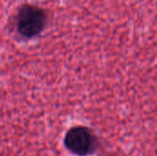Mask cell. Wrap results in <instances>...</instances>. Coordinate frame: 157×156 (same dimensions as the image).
<instances>
[{
    "label": "cell",
    "instance_id": "6da1fadb",
    "mask_svg": "<svg viewBox=\"0 0 157 156\" xmlns=\"http://www.w3.org/2000/svg\"><path fill=\"white\" fill-rule=\"evenodd\" d=\"M64 145L72 154L86 156L93 154L97 150L98 140L88 128L78 126L67 131L64 138Z\"/></svg>",
    "mask_w": 157,
    "mask_h": 156
},
{
    "label": "cell",
    "instance_id": "7a4b0ae2",
    "mask_svg": "<svg viewBox=\"0 0 157 156\" xmlns=\"http://www.w3.org/2000/svg\"><path fill=\"white\" fill-rule=\"evenodd\" d=\"M46 16L44 11L31 5L24 6L20 8L17 17V28L18 32L27 38L34 37L44 29Z\"/></svg>",
    "mask_w": 157,
    "mask_h": 156
}]
</instances>
